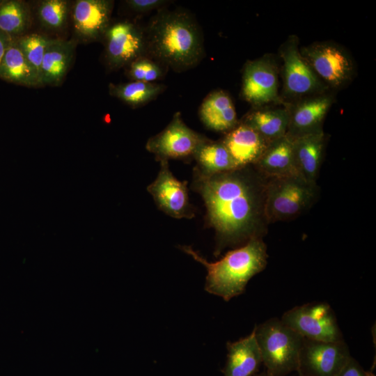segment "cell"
<instances>
[{"instance_id": "cell-1", "label": "cell", "mask_w": 376, "mask_h": 376, "mask_svg": "<svg viewBox=\"0 0 376 376\" xmlns=\"http://www.w3.org/2000/svg\"><path fill=\"white\" fill-rule=\"evenodd\" d=\"M267 182L253 166L212 175L195 169L194 187L202 196L207 223L216 232V256L226 246H240L267 233Z\"/></svg>"}, {"instance_id": "cell-2", "label": "cell", "mask_w": 376, "mask_h": 376, "mask_svg": "<svg viewBox=\"0 0 376 376\" xmlns=\"http://www.w3.org/2000/svg\"><path fill=\"white\" fill-rule=\"evenodd\" d=\"M145 33L146 55L166 69L182 72L197 65L203 57L201 31L187 12L159 10Z\"/></svg>"}, {"instance_id": "cell-3", "label": "cell", "mask_w": 376, "mask_h": 376, "mask_svg": "<svg viewBox=\"0 0 376 376\" xmlns=\"http://www.w3.org/2000/svg\"><path fill=\"white\" fill-rule=\"evenodd\" d=\"M180 248L206 268L205 290L226 301L242 295L249 281L263 271L267 264V246L263 238L252 239L213 263L208 262L190 246Z\"/></svg>"}, {"instance_id": "cell-4", "label": "cell", "mask_w": 376, "mask_h": 376, "mask_svg": "<svg viewBox=\"0 0 376 376\" xmlns=\"http://www.w3.org/2000/svg\"><path fill=\"white\" fill-rule=\"evenodd\" d=\"M263 364L271 376H285L297 371L304 338L284 324L271 318L255 326Z\"/></svg>"}, {"instance_id": "cell-5", "label": "cell", "mask_w": 376, "mask_h": 376, "mask_svg": "<svg viewBox=\"0 0 376 376\" xmlns=\"http://www.w3.org/2000/svg\"><path fill=\"white\" fill-rule=\"evenodd\" d=\"M317 183L298 174L267 178L265 214L269 224L293 219L310 209L318 200Z\"/></svg>"}, {"instance_id": "cell-6", "label": "cell", "mask_w": 376, "mask_h": 376, "mask_svg": "<svg viewBox=\"0 0 376 376\" xmlns=\"http://www.w3.org/2000/svg\"><path fill=\"white\" fill-rule=\"evenodd\" d=\"M279 53L283 62V86L280 95L283 104L331 91L301 54L297 36H289L280 46Z\"/></svg>"}, {"instance_id": "cell-7", "label": "cell", "mask_w": 376, "mask_h": 376, "mask_svg": "<svg viewBox=\"0 0 376 376\" xmlns=\"http://www.w3.org/2000/svg\"><path fill=\"white\" fill-rule=\"evenodd\" d=\"M300 53L318 79L332 92L347 86L356 74L350 54L331 41L299 47Z\"/></svg>"}, {"instance_id": "cell-8", "label": "cell", "mask_w": 376, "mask_h": 376, "mask_svg": "<svg viewBox=\"0 0 376 376\" xmlns=\"http://www.w3.org/2000/svg\"><path fill=\"white\" fill-rule=\"evenodd\" d=\"M281 320L304 339L324 342L344 340L334 311L326 302L295 306L285 312Z\"/></svg>"}, {"instance_id": "cell-9", "label": "cell", "mask_w": 376, "mask_h": 376, "mask_svg": "<svg viewBox=\"0 0 376 376\" xmlns=\"http://www.w3.org/2000/svg\"><path fill=\"white\" fill-rule=\"evenodd\" d=\"M279 70L269 55L248 61L244 65L241 95L253 108L283 104L279 92Z\"/></svg>"}, {"instance_id": "cell-10", "label": "cell", "mask_w": 376, "mask_h": 376, "mask_svg": "<svg viewBox=\"0 0 376 376\" xmlns=\"http://www.w3.org/2000/svg\"><path fill=\"white\" fill-rule=\"evenodd\" d=\"M208 139L189 128L176 112L167 126L150 137L146 149L159 161L194 157L197 149Z\"/></svg>"}, {"instance_id": "cell-11", "label": "cell", "mask_w": 376, "mask_h": 376, "mask_svg": "<svg viewBox=\"0 0 376 376\" xmlns=\"http://www.w3.org/2000/svg\"><path fill=\"white\" fill-rule=\"evenodd\" d=\"M103 38L105 58L111 69L126 67L146 55V33L136 24L124 21L110 24Z\"/></svg>"}, {"instance_id": "cell-12", "label": "cell", "mask_w": 376, "mask_h": 376, "mask_svg": "<svg viewBox=\"0 0 376 376\" xmlns=\"http://www.w3.org/2000/svg\"><path fill=\"white\" fill-rule=\"evenodd\" d=\"M351 357L344 340L304 339L297 373L306 376H336Z\"/></svg>"}, {"instance_id": "cell-13", "label": "cell", "mask_w": 376, "mask_h": 376, "mask_svg": "<svg viewBox=\"0 0 376 376\" xmlns=\"http://www.w3.org/2000/svg\"><path fill=\"white\" fill-rule=\"evenodd\" d=\"M160 170L156 179L148 186L158 207L175 218L190 219L194 216L189 201L186 181H180L171 173L167 160L159 161Z\"/></svg>"}, {"instance_id": "cell-14", "label": "cell", "mask_w": 376, "mask_h": 376, "mask_svg": "<svg viewBox=\"0 0 376 376\" xmlns=\"http://www.w3.org/2000/svg\"><path fill=\"white\" fill-rule=\"evenodd\" d=\"M334 100V92L329 91L283 104L289 113L286 134L295 137L322 130L324 120Z\"/></svg>"}, {"instance_id": "cell-15", "label": "cell", "mask_w": 376, "mask_h": 376, "mask_svg": "<svg viewBox=\"0 0 376 376\" xmlns=\"http://www.w3.org/2000/svg\"><path fill=\"white\" fill-rule=\"evenodd\" d=\"M113 1L77 0L72 9L74 32L81 42L98 40L110 25Z\"/></svg>"}, {"instance_id": "cell-16", "label": "cell", "mask_w": 376, "mask_h": 376, "mask_svg": "<svg viewBox=\"0 0 376 376\" xmlns=\"http://www.w3.org/2000/svg\"><path fill=\"white\" fill-rule=\"evenodd\" d=\"M221 141L237 169L253 166L269 143L254 130L240 121Z\"/></svg>"}, {"instance_id": "cell-17", "label": "cell", "mask_w": 376, "mask_h": 376, "mask_svg": "<svg viewBox=\"0 0 376 376\" xmlns=\"http://www.w3.org/2000/svg\"><path fill=\"white\" fill-rule=\"evenodd\" d=\"M292 138L298 173L308 182L317 183L327 142L323 129Z\"/></svg>"}, {"instance_id": "cell-18", "label": "cell", "mask_w": 376, "mask_h": 376, "mask_svg": "<svg viewBox=\"0 0 376 376\" xmlns=\"http://www.w3.org/2000/svg\"><path fill=\"white\" fill-rule=\"evenodd\" d=\"M255 169L267 178L298 174L293 154V138L284 136L269 142Z\"/></svg>"}, {"instance_id": "cell-19", "label": "cell", "mask_w": 376, "mask_h": 376, "mask_svg": "<svg viewBox=\"0 0 376 376\" xmlns=\"http://www.w3.org/2000/svg\"><path fill=\"white\" fill-rule=\"evenodd\" d=\"M227 360L224 376H254L263 363L256 340L255 327L247 336L227 343Z\"/></svg>"}, {"instance_id": "cell-20", "label": "cell", "mask_w": 376, "mask_h": 376, "mask_svg": "<svg viewBox=\"0 0 376 376\" xmlns=\"http://www.w3.org/2000/svg\"><path fill=\"white\" fill-rule=\"evenodd\" d=\"M199 116L205 127L216 132L227 133L239 123L233 102L222 90L212 91L205 97Z\"/></svg>"}, {"instance_id": "cell-21", "label": "cell", "mask_w": 376, "mask_h": 376, "mask_svg": "<svg viewBox=\"0 0 376 376\" xmlns=\"http://www.w3.org/2000/svg\"><path fill=\"white\" fill-rule=\"evenodd\" d=\"M279 105L253 108L240 122L254 130L269 143L284 136L288 131V109L285 104Z\"/></svg>"}, {"instance_id": "cell-22", "label": "cell", "mask_w": 376, "mask_h": 376, "mask_svg": "<svg viewBox=\"0 0 376 376\" xmlns=\"http://www.w3.org/2000/svg\"><path fill=\"white\" fill-rule=\"evenodd\" d=\"M76 42L61 38H50L42 65V86H58L64 79L72 63Z\"/></svg>"}, {"instance_id": "cell-23", "label": "cell", "mask_w": 376, "mask_h": 376, "mask_svg": "<svg viewBox=\"0 0 376 376\" xmlns=\"http://www.w3.org/2000/svg\"><path fill=\"white\" fill-rule=\"evenodd\" d=\"M0 78L27 87L43 86L33 66L13 38L0 63Z\"/></svg>"}, {"instance_id": "cell-24", "label": "cell", "mask_w": 376, "mask_h": 376, "mask_svg": "<svg viewBox=\"0 0 376 376\" xmlns=\"http://www.w3.org/2000/svg\"><path fill=\"white\" fill-rule=\"evenodd\" d=\"M194 157L198 165L197 169L205 174L221 173L237 169L221 141L208 139L197 149Z\"/></svg>"}, {"instance_id": "cell-25", "label": "cell", "mask_w": 376, "mask_h": 376, "mask_svg": "<svg viewBox=\"0 0 376 376\" xmlns=\"http://www.w3.org/2000/svg\"><path fill=\"white\" fill-rule=\"evenodd\" d=\"M31 25V12L21 0L0 1V30L13 38L26 34Z\"/></svg>"}, {"instance_id": "cell-26", "label": "cell", "mask_w": 376, "mask_h": 376, "mask_svg": "<svg viewBox=\"0 0 376 376\" xmlns=\"http://www.w3.org/2000/svg\"><path fill=\"white\" fill-rule=\"evenodd\" d=\"M165 85L132 81L124 84H110L109 94L132 107L144 105L155 100L165 89Z\"/></svg>"}, {"instance_id": "cell-27", "label": "cell", "mask_w": 376, "mask_h": 376, "mask_svg": "<svg viewBox=\"0 0 376 376\" xmlns=\"http://www.w3.org/2000/svg\"><path fill=\"white\" fill-rule=\"evenodd\" d=\"M69 14L68 1L44 0L38 3L37 15L41 25L47 29L58 31L67 24Z\"/></svg>"}, {"instance_id": "cell-28", "label": "cell", "mask_w": 376, "mask_h": 376, "mask_svg": "<svg viewBox=\"0 0 376 376\" xmlns=\"http://www.w3.org/2000/svg\"><path fill=\"white\" fill-rule=\"evenodd\" d=\"M16 40L24 56L35 69L42 82L41 65L50 38L42 34L26 33Z\"/></svg>"}, {"instance_id": "cell-29", "label": "cell", "mask_w": 376, "mask_h": 376, "mask_svg": "<svg viewBox=\"0 0 376 376\" xmlns=\"http://www.w3.org/2000/svg\"><path fill=\"white\" fill-rule=\"evenodd\" d=\"M126 67V75L132 81L146 83H155L161 79L166 69L147 55L137 58Z\"/></svg>"}, {"instance_id": "cell-30", "label": "cell", "mask_w": 376, "mask_h": 376, "mask_svg": "<svg viewBox=\"0 0 376 376\" xmlns=\"http://www.w3.org/2000/svg\"><path fill=\"white\" fill-rule=\"evenodd\" d=\"M125 2L133 11L143 13L161 8L168 1L164 0H127Z\"/></svg>"}, {"instance_id": "cell-31", "label": "cell", "mask_w": 376, "mask_h": 376, "mask_svg": "<svg viewBox=\"0 0 376 376\" xmlns=\"http://www.w3.org/2000/svg\"><path fill=\"white\" fill-rule=\"evenodd\" d=\"M336 376H373L366 371L352 357Z\"/></svg>"}, {"instance_id": "cell-32", "label": "cell", "mask_w": 376, "mask_h": 376, "mask_svg": "<svg viewBox=\"0 0 376 376\" xmlns=\"http://www.w3.org/2000/svg\"><path fill=\"white\" fill-rule=\"evenodd\" d=\"M13 38L0 30V63Z\"/></svg>"}, {"instance_id": "cell-33", "label": "cell", "mask_w": 376, "mask_h": 376, "mask_svg": "<svg viewBox=\"0 0 376 376\" xmlns=\"http://www.w3.org/2000/svg\"><path fill=\"white\" fill-rule=\"evenodd\" d=\"M254 376H271V375H269L266 371H265V372L260 373H258Z\"/></svg>"}, {"instance_id": "cell-34", "label": "cell", "mask_w": 376, "mask_h": 376, "mask_svg": "<svg viewBox=\"0 0 376 376\" xmlns=\"http://www.w3.org/2000/svg\"><path fill=\"white\" fill-rule=\"evenodd\" d=\"M298 376H306V375H302L301 373H298Z\"/></svg>"}]
</instances>
